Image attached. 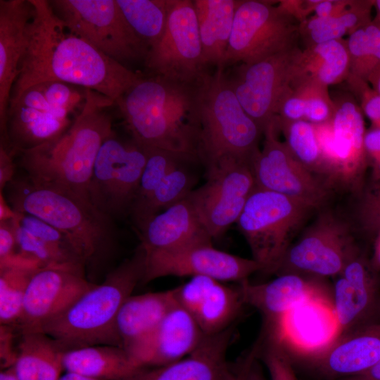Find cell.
<instances>
[{
	"label": "cell",
	"mask_w": 380,
	"mask_h": 380,
	"mask_svg": "<svg viewBox=\"0 0 380 380\" xmlns=\"http://www.w3.org/2000/svg\"><path fill=\"white\" fill-rule=\"evenodd\" d=\"M30 1L34 14L29 45L10 103L34 84L57 81L96 91L115 103L143 76L70 31L49 1Z\"/></svg>",
	"instance_id": "obj_1"
},
{
	"label": "cell",
	"mask_w": 380,
	"mask_h": 380,
	"mask_svg": "<svg viewBox=\"0 0 380 380\" xmlns=\"http://www.w3.org/2000/svg\"><path fill=\"white\" fill-rule=\"evenodd\" d=\"M200 79L184 82L142 76L115 103L132 139L185 161L198 158Z\"/></svg>",
	"instance_id": "obj_2"
},
{
	"label": "cell",
	"mask_w": 380,
	"mask_h": 380,
	"mask_svg": "<svg viewBox=\"0 0 380 380\" xmlns=\"http://www.w3.org/2000/svg\"><path fill=\"white\" fill-rule=\"evenodd\" d=\"M113 104L103 94L85 89L82 110L63 133L18 153L25 175L34 182L62 187L89 200V189L98 153L114 132L108 110Z\"/></svg>",
	"instance_id": "obj_3"
},
{
	"label": "cell",
	"mask_w": 380,
	"mask_h": 380,
	"mask_svg": "<svg viewBox=\"0 0 380 380\" xmlns=\"http://www.w3.org/2000/svg\"><path fill=\"white\" fill-rule=\"evenodd\" d=\"M4 191L14 211L34 215L67 235L89 271L105 265L113 253L115 220L89 200L62 187L34 182L26 175L15 177Z\"/></svg>",
	"instance_id": "obj_4"
},
{
	"label": "cell",
	"mask_w": 380,
	"mask_h": 380,
	"mask_svg": "<svg viewBox=\"0 0 380 380\" xmlns=\"http://www.w3.org/2000/svg\"><path fill=\"white\" fill-rule=\"evenodd\" d=\"M145 260V250L139 243L133 255L110 270L102 283L94 284L39 332L55 339L65 350L96 345L121 347L117 317L142 281Z\"/></svg>",
	"instance_id": "obj_5"
},
{
	"label": "cell",
	"mask_w": 380,
	"mask_h": 380,
	"mask_svg": "<svg viewBox=\"0 0 380 380\" xmlns=\"http://www.w3.org/2000/svg\"><path fill=\"white\" fill-rule=\"evenodd\" d=\"M198 108V157L205 167L225 158L250 163L262 132L242 107L224 70L201 77Z\"/></svg>",
	"instance_id": "obj_6"
},
{
	"label": "cell",
	"mask_w": 380,
	"mask_h": 380,
	"mask_svg": "<svg viewBox=\"0 0 380 380\" xmlns=\"http://www.w3.org/2000/svg\"><path fill=\"white\" fill-rule=\"evenodd\" d=\"M312 210L288 196L255 187L236 223L260 272L275 274Z\"/></svg>",
	"instance_id": "obj_7"
},
{
	"label": "cell",
	"mask_w": 380,
	"mask_h": 380,
	"mask_svg": "<svg viewBox=\"0 0 380 380\" xmlns=\"http://www.w3.org/2000/svg\"><path fill=\"white\" fill-rule=\"evenodd\" d=\"M334 101L331 119L314 124L323 164V179L330 189L340 188L357 196L366 183L368 168L364 115L350 97Z\"/></svg>",
	"instance_id": "obj_8"
},
{
	"label": "cell",
	"mask_w": 380,
	"mask_h": 380,
	"mask_svg": "<svg viewBox=\"0 0 380 380\" xmlns=\"http://www.w3.org/2000/svg\"><path fill=\"white\" fill-rule=\"evenodd\" d=\"M298 27L299 22L278 3L238 0L224 69L253 63L296 46Z\"/></svg>",
	"instance_id": "obj_9"
},
{
	"label": "cell",
	"mask_w": 380,
	"mask_h": 380,
	"mask_svg": "<svg viewBox=\"0 0 380 380\" xmlns=\"http://www.w3.org/2000/svg\"><path fill=\"white\" fill-rule=\"evenodd\" d=\"M49 2L70 31L105 55L122 64L144 60L148 49L127 23L116 0Z\"/></svg>",
	"instance_id": "obj_10"
},
{
	"label": "cell",
	"mask_w": 380,
	"mask_h": 380,
	"mask_svg": "<svg viewBox=\"0 0 380 380\" xmlns=\"http://www.w3.org/2000/svg\"><path fill=\"white\" fill-rule=\"evenodd\" d=\"M148 154V148L115 132L103 143L93 168L90 201L115 220L129 215Z\"/></svg>",
	"instance_id": "obj_11"
},
{
	"label": "cell",
	"mask_w": 380,
	"mask_h": 380,
	"mask_svg": "<svg viewBox=\"0 0 380 380\" xmlns=\"http://www.w3.org/2000/svg\"><path fill=\"white\" fill-rule=\"evenodd\" d=\"M359 248L349 224L324 211L291 243L274 274L336 277Z\"/></svg>",
	"instance_id": "obj_12"
},
{
	"label": "cell",
	"mask_w": 380,
	"mask_h": 380,
	"mask_svg": "<svg viewBox=\"0 0 380 380\" xmlns=\"http://www.w3.org/2000/svg\"><path fill=\"white\" fill-rule=\"evenodd\" d=\"M300 51L296 46L253 63L235 65L226 72L240 103L262 134L291 89Z\"/></svg>",
	"instance_id": "obj_13"
},
{
	"label": "cell",
	"mask_w": 380,
	"mask_h": 380,
	"mask_svg": "<svg viewBox=\"0 0 380 380\" xmlns=\"http://www.w3.org/2000/svg\"><path fill=\"white\" fill-rule=\"evenodd\" d=\"M151 75L195 82L208 70L193 0H172L166 26L144 60Z\"/></svg>",
	"instance_id": "obj_14"
},
{
	"label": "cell",
	"mask_w": 380,
	"mask_h": 380,
	"mask_svg": "<svg viewBox=\"0 0 380 380\" xmlns=\"http://www.w3.org/2000/svg\"><path fill=\"white\" fill-rule=\"evenodd\" d=\"M207 180L187 197L213 239L236 222L255 189L250 163L225 158L206 167Z\"/></svg>",
	"instance_id": "obj_15"
},
{
	"label": "cell",
	"mask_w": 380,
	"mask_h": 380,
	"mask_svg": "<svg viewBox=\"0 0 380 380\" xmlns=\"http://www.w3.org/2000/svg\"><path fill=\"white\" fill-rule=\"evenodd\" d=\"M278 132L275 118L263 132L262 149L251 160L256 187L284 195L312 209L320 208L331 189L293 156L285 142L278 139Z\"/></svg>",
	"instance_id": "obj_16"
},
{
	"label": "cell",
	"mask_w": 380,
	"mask_h": 380,
	"mask_svg": "<svg viewBox=\"0 0 380 380\" xmlns=\"http://www.w3.org/2000/svg\"><path fill=\"white\" fill-rule=\"evenodd\" d=\"M146 252V251H145ZM260 266L254 260L218 250L213 243L196 244L178 249L146 252L142 283L168 277H210L221 281L248 279Z\"/></svg>",
	"instance_id": "obj_17"
},
{
	"label": "cell",
	"mask_w": 380,
	"mask_h": 380,
	"mask_svg": "<svg viewBox=\"0 0 380 380\" xmlns=\"http://www.w3.org/2000/svg\"><path fill=\"white\" fill-rule=\"evenodd\" d=\"M84 272L60 267L37 269L27 285L21 317L13 327L18 334L39 332L95 284Z\"/></svg>",
	"instance_id": "obj_18"
},
{
	"label": "cell",
	"mask_w": 380,
	"mask_h": 380,
	"mask_svg": "<svg viewBox=\"0 0 380 380\" xmlns=\"http://www.w3.org/2000/svg\"><path fill=\"white\" fill-rule=\"evenodd\" d=\"M332 291L338 336L380 323V273L360 247L336 277Z\"/></svg>",
	"instance_id": "obj_19"
},
{
	"label": "cell",
	"mask_w": 380,
	"mask_h": 380,
	"mask_svg": "<svg viewBox=\"0 0 380 380\" xmlns=\"http://www.w3.org/2000/svg\"><path fill=\"white\" fill-rule=\"evenodd\" d=\"M72 111L51 104L40 83L25 89L10 103L1 143L15 154L49 141L72 124Z\"/></svg>",
	"instance_id": "obj_20"
},
{
	"label": "cell",
	"mask_w": 380,
	"mask_h": 380,
	"mask_svg": "<svg viewBox=\"0 0 380 380\" xmlns=\"http://www.w3.org/2000/svg\"><path fill=\"white\" fill-rule=\"evenodd\" d=\"M338 324L333 301L308 300L290 310L273 329L262 333L260 345L281 347L304 360L336 339Z\"/></svg>",
	"instance_id": "obj_21"
},
{
	"label": "cell",
	"mask_w": 380,
	"mask_h": 380,
	"mask_svg": "<svg viewBox=\"0 0 380 380\" xmlns=\"http://www.w3.org/2000/svg\"><path fill=\"white\" fill-rule=\"evenodd\" d=\"M239 286L246 305L262 315V332L276 327L290 310L303 302L312 299L333 301L332 287L325 279L306 274H281L259 284L246 279Z\"/></svg>",
	"instance_id": "obj_22"
},
{
	"label": "cell",
	"mask_w": 380,
	"mask_h": 380,
	"mask_svg": "<svg viewBox=\"0 0 380 380\" xmlns=\"http://www.w3.org/2000/svg\"><path fill=\"white\" fill-rule=\"evenodd\" d=\"M177 303L194 319L205 335L230 327L246 306L239 286L203 276L172 289Z\"/></svg>",
	"instance_id": "obj_23"
},
{
	"label": "cell",
	"mask_w": 380,
	"mask_h": 380,
	"mask_svg": "<svg viewBox=\"0 0 380 380\" xmlns=\"http://www.w3.org/2000/svg\"><path fill=\"white\" fill-rule=\"evenodd\" d=\"M233 333L230 327L205 335L186 357L163 366L140 367L125 380H239L227 357Z\"/></svg>",
	"instance_id": "obj_24"
},
{
	"label": "cell",
	"mask_w": 380,
	"mask_h": 380,
	"mask_svg": "<svg viewBox=\"0 0 380 380\" xmlns=\"http://www.w3.org/2000/svg\"><path fill=\"white\" fill-rule=\"evenodd\" d=\"M34 14L30 0L0 1V127L6 130L13 84L29 45V28Z\"/></svg>",
	"instance_id": "obj_25"
},
{
	"label": "cell",
	"mask_w": 380,
	"mask_h": 380,
	"mask_svg": "<svg viewBox=\"0 0 380 380\" xmlns=\"http://www.w3.org/2000/svg\"><path fill=\"white\" fill-rule=\"evenodd\" d=\"M379 360L380 323L341 335L318 353L304 359L320 374L333 380L361 374Z\"/></svg>",
	"instance_id": "obj_26"
},
{
	"label": "cell",
	"mask_w": 380,
	"mask_h": 380,
	"mask_svg": "<svg viewBox=\"0 0 380 380\" xmlns=\"http://www.w3.org/2000/svg\"><path fill=\"white\" fill-rule=\"evenodd\" d=\"M138 232L146 253L212 243L213 239L187 196L153 216Z\"/></svg>",
	"instance_id": "obj_27"
},
{
	"label": "cell",
	"mask_w": 380,
	"mask_h": 380,
	"mask_svg": "<svg viewBox=\"0 0 380 380\" xmlns=\"http://www.w3.org/2000/svg\"><path fill=\"white\" fill-rule=\"evenodd\" d=\"M205 336L193 317L176 301L135 362L140 368L159 367L177 362L194 352Z\"/></svg>",
	"instance_id": "obj_28"
},
{
	"label": "cell",
	"mask_w": 380,
	"mask_h": 380,
	"mask_svg": "<svg viewBox=\"0 0 380 380\" xmlns=\"http://www.w3.org/2000/svg\"><path fill=\"white\" fill-rule=\"evenodd\" d=\"M175 302L170 289L132 295L122 304L116 320L117 333L121 347L135 364L137 357Z\"/></svg>",
	"instance_id": "obj_29"
},
{
	"label": "cell",
	"mask_w": 380,
	"mask_h": 380,
	"mask_svg": "<svg viewBox=\"0 0 380 380\" xmlns=\"http://www.w3.org/2000/svg\"><path fill=\"white\" fill-rule=\"evenodd\" d=\"M203 61L206 67L224 69V58L238 0H193Z\"/></svg>",
	"instance_id": "obj_30"
},
{
	"label": "cell",
	"mask_w": 380,
	"mask_h": 380,
	"mask_svg": "<svg viewBox=\"0 0 380 380\" xmlns=\"http://www.w3.org/2000/svg\"><path fill=\"white\" fill-rule=\"evenodd\" d=\"M63 367L65 372L98 380H125L139 369L122 348L111 345L65 350Z\"/></svg>",
	"instance_id": "obj_31"
},
{
	"label": "cell",
	"mask_w": 380,
	"mask_h": 380,
	"mask_svg": "<svg viewBox=\"0 0 380 380\" xmlns=\"http://www.w3.org/2000/svg\"><path fill=\"white\" fill-rule=\"evenodd\" d=\"M349 74L347 43L341 39L301 50L293 80H310L329 87L346 80Z\"/></svg>",
	"instance_id": "obj_32"
},
{
	"label": "cell",
	"mask_w": 380,
	"mask_h": 380,
	"mask_svg": "<svg viewBox=\"0 0 380 380\" xmlns=\"http://www.w3.org/2000/svg\"><path fill=\"white\" fill-rule=\"evenodd\" d=\"M373 7L374 0H353L348 10L340 16L308 18L299 23V38L305 47L341 39L373 20Z\"/></svg>",
	"instance_id": "obj_33"
},
{
	"label": "cell",
	"mask_w": 380,
	"mask_h": 380,
	"mask_svg": "<svg viewBox=\"0 0 380 380\" xmlns=\"http://www.w3.org/2000/svg\"><path fill=\"white\" fill-rule=\"evenodd\" d=\"M127 23L148 49L165 30L172 0H116Z\"/></svg>",
	"instance_id": "obj_34"
},
{
	"label": "cell",
	"mask_w": 380,
	"mask_h": 380,
	"mask_svg": "<svg viewBox=\"0 0 380 380\" xmlns=\"http://www.w3.org/2000/svg\"><path fill=\"white\" fill-rule=\"evenodd\" d=\"M350 74L368 82L380 67V21L376 18L348 35Z\"/></svg>",
	"instance_id": "obj_35"
},
{
	"label": "cell",
	"mask_w": 380,
	"mask_h": 380,
	"mask_svg": "<svg viewBox=\"0 0 380 380\" xmlns=\"http://www.w3.org/2000/svg\"><path fill=\"white\" fill-rule=\"evenodd\" d=\"M276 120L293 156L323 180V164L314 125L304 120L286 121L277 116Z\"/></svg>",
	"instance_id": "obj_36"
},
{
	"label": "cell",
	"mask_w": 380,
	"mask_h": 380,
	"mask_svg": "<svg viewBox=\"0 0 380 380\" xmlns=\"http://www.w3.org/2000/svg\"><path fill=\"white\" fill-rule=\"evenodd\" d=\"M182 163L166 175L143 209L132 219L137 230L153 216L184 198L193 190L194 177Z\"/></svg>",
	"instance_id": "obj_37"
},
{
	"label": "cell",
	"mask_w": 380,
	"mask_h": 380,
	"mask_svg": "<svg viewBox=\"0 0 380 380\" xmlns=\"http://www.w3.org/2000/svg\"><path fill=\"white\" fill-rule=\"evenodd\" d=\"M39 268L9 266L0 268V323L15 327L23 312L29 281Z\"/></svg>",
	"instance_id": "obj_38"
},
{
	"label": "cell",
	"mask_w": 380,
	"mask_h": 380,
	"mask_svg": "<svg viewBox=\"0 0 380 380\" xmlns=\"http://www.w3.org/2000/svg\"><path fill=\"white\" fill-rule=\"evenodd\" d=\"M184 161L168 151L148 148L147 160L129 215L131 219L140 213L166 175Z\"/></svg>",
	"instance_id": "obj_39"
},
{
	"label": "cell",
	"mask_w": 380,
	"mask_h": 380,
	"mask_svg": "<svg viewBox=\"0 0 380 380\" xmlns=\"http://www.w3.org/2000/svg\"><path fill=\"white\" fill-rule=\"evenodd\" d=\"M291 87L303 99L304 120L312 124H319L331 119L334 101L329 96L328 87L310 80H294Z\"/></svg>",
	"instance_id": "obj_40"
},
{
	"label": "cell",
	"mask_w": 380,
	"mask_h": 380,
	"mask_svg": "<svg viewBox=\"0 0 380 380\" xmlns=\"http://www.w3.org/2000/svg\"><path fill=\"white\" fill-rule=\"evenodd\" d=\"M15 213V216L13 219L27 232L53 246L74 262L86 267L83 256L67 235L34 215Z\"/></svg>",
	"instance_id": "obj_41"
},
{
	"label": "cell",
	"mask_w": 380,
	"mask_h": 380,
	"mask_svg": "<svg viewBox=\"0 0 380 380\" xmlns=\"http://www.w3.org/2000/svg\"><path fill=\"white\" fill-rule=\"evenodd\" d=\"M357 197L356 227L365 238L372 241L380 232V180L365 183Z\"/></svg>",
	"instance_id": "obj_42"
},
{
	"label": "cell",
	"mask_w": 380,
	"mask_h": 380,
	"mask_svg": "<svg viewBox=\"0 0 380 380\" xmlns=\"http://www.w3.org/2000/svg\"><path fill=\"white\" fill-rule=\"evenodd\" d=\"M36 333L38 357V380H58L63 370V357L65 351L53 338Z\"/></svg>",
	"instance_id": "obj_43"
},
{
	"label": "cell",
	"mask_w": 380,
	"mask_h": 380,
	"mask_svg": "<svg viewBox=\"0 0 380 380\" xmlns=\"http://www.w3.org/2000/svg\"><path fill=\"white\" fill-rule=\"evenodd\" d=\"M19 335L16 358L12 367L19 380H38L36 333Z\"/></svg>",
	"instance_id": "obj_44"
},
{
	"label": "cell",
	"mask_w": 380,
	"mask_h": 380,
	"mask_svg": "<svg viewBox=\"0 0 380 380\" xmlns=\"http://www.w3.org/2000/svg\"><path fill=\"white\" fill-rule=\"evenodd\" d=\"M254 350L257 355H260L271 380H298L291 359L281 347L262 345Z\"/></svg>",
	"instance_id": "obj_45"
},
{
	"label": "cell",
	"mask_w": 380,
	"mask_h": 380,
	"mask_svg": "<svg viewBox=\"0 0 380 380\" xmlns=\"http://www.w3.org/2000/svg\"><path fill=\"white\" fill-rule=\"evenodd\" d=\"M346 80L350 89L359 99L363 115L370 120L371 127L380 129V94L358 77L349 75Z\"/></svg>",
	"instance_id": "obj_46"
},
{
	"label": "cell",
	"mask_w": 380,
	"mask_h": 380,
	"mask_svg": "<svg viewBox=\"0 0 380 380\" xmlns=\"http://www.w3.org/2000/svg\"><path fill=\"white\" fill-rule=\"evenodd\" d=\"M21 260L18 253L12 220L0 222V268L18 263Z\"/></svg>",
	"instance_id": "obj_47"
},
{
	"label": "cell",
	"mask_w": 380,
	"mask_h": 380,
	"mask_svg": "<svg viewBox=\"0 0 380 380\" xmlns=\"http://www.w3.org/2000/svg\"><path fill=\"white\" fill-rule=\"evenodd\" d=\"M364 145L370 180H380V129L371 127L367 130Z\"/></svg>",
	"instance_id": "obj_48"
},
{
	"label": "cell",
	"mask_w": 380,
	"mask_h": 380,
	"mask_svg": "<svg viewBox=\"0 0 380 380\" xmlns=\"http://www.w3.org/2000/svg\"><path fill=\"white\" fill-rule=\"evenodd\" d=\"M15 153L8 146L1 143L0 145V191H3L6 185L15 177Z\"/></svg>",
	"instance_id": "obj_49"
},
{
	"label": "cell",
	"mask_w": 380,
	"mask_h": 380,
	"mask_svg": "<svg viewBox=\"0 0 380 380\" xmlns=\"http://www.w3.org/2000/svg\"><path fill=\"white\" fill-rule=\"evenodd\" d=\"M351 0H318L315 15L320 18L338 17L348 10Z\"/></svg>",
	"instance_id": "obj_50"
},
{
	"label": "cell",
	"mask_w": 380,
	"mask_h": 380,
	"mask_svg": "<svg viewBox=\"0 0 380 380\" xmlns=\"http://www.w3.org/2000/svg\"><path fill=\"white\" fill-rule=\"evenodd\" d=\"M258 356L253 351L236 370L240 380H266L258 363Z\"/></svg>",
	"instance_id": "obj_51"
},
{
	"label": "cell",
	"mask_w": 380,
	"mask_h": 380,
	"mask_svg": "<svg viewBox=\"0 0 380 380\" xmlns=\"http://www.w3.org/2000/svg\"><path fill=\"white\" fill-rule=\"evenodd\" d=\"M338 380H380V360L372 368L361 374Z\"/></svg>",
	"instance_id": "obj_52"
},
{
	"label": "cell",
	"mask_w": 380,
	"mask_h": 380,
	"mask_svg": "<svg viewBox=\"0 0 380 380\" xmlns=\"http://www.w3.org/2000/svg\"><path fill=\"white\" fill-rule=\"evenodd\" d=\"M372 242L373 250L369 260L374 270L380 273V232L375 236Z\"/></svg>",
	"instance_id": "obj_53"
},
{
	"label": "cell",
	"mask_w": 380,
	"mask_h": 380,
	"mask_svg": "<svg viewBox=\"0 0 380 380\" xmlns=\"http://www.w3.org/2000/svg\"><path fill=\"white\" fill-rule=\"evenodd\" d=\"M15 214L2 191H0V222L11 220L14 218Z\"/></svg>",
	"instance_id": "obj_54"
},
{
	"label": "cell",
	"mask_w": 380,
	"mask_h": 380,
	"mask_svg": "<svg viewBox=\"0 0 380 380\" xmlns=\"http://www.w3.org/2000/svg\"><path fill=\"white\" fill-rule=\"evenodd\" d=\"M368 83L374 91L380 94V67L370 75Z\"/></svg>",
	"instance_id": "obj_55"
},
{
	"label": "cell",
	"mask_w": 380,
	"mask_h": 380,
	"mask_svg": "<svg viewBox=\"0 0 380 380\" xmlns=\"http://www.w3.org/2000/svg\"><path fill=\"white\" fill-rule=\"evenodd\" d=\"M58 380H98V379L86 376L84 375L75 374V373L65 372L63 375L61 376Z\"/></svg>",
	"instance_id": "obj_56"
},
{
	"label": "cell",
	"mask_w": 380,
	"mask_h": 380,
	"mask_svg": "<svg viewBox=\"0 0 380 380\" xmlns=\"http://www.w3.org/2000/svg\"><path fill=\"white\" fill-rule=\"evenodd\" d=\"M0 380H19L13 367L4 369L0 373Z\"/></svg>",
	"instance_id": "obj_57"
},
{
	"label": "cell",
	"mask_w": 380,
	"mask_h": 380,
	"mask_svg": "<svg viewBox=\"0 0 380 380\" xmlns=\"http://www.w3.org/2000/svg\"><path fill=\"white\" fill-rule=\"evenodd\" d=\"M374 7L377 11V15L376 19L380 21V0H374Z\"/></svg>",
	"instance_id": "obj_58"
},
{
	"label": "cell",
	"mask_w": 380,
	"mask_h": 380,
	"mask_svg": "<svg viewBox=\"0 0 380 380\" xmlns=\"http://www.w3.org/2000/svg\"><path fill=\"white\" fill-rule=\"evenodd\" d=\"M379 317H380V302H379Z\"/></svg>",
	"instance_id": "obj_59"
},
{
	"label": "cell",
	"mask_w": 380,
	"mask_h": 380,
	"mask_svg": "<svg viewBox=\"0 0 380 380\" xmlns=\"http://www.w3.org/2000/svg\"><path fill=\"white\" fill-rule=\"evenodd\" d=\"M239 380H240V379H239Z\"/></svg>",
	"instance_id": "obj_60"
}]
</instances>
